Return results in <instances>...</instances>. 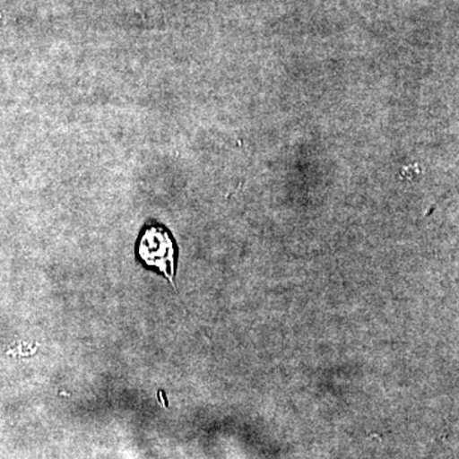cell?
Instances as JSON below:
<instances>
[{
	"label": "cell",
	"instance_id": "1",
	"mask_svg": "<svg viewBox=\"0 0 459 459\" xmlns=\"http://www.w3.org/2000/svg\"><path fill=\"white\" fill-rule=\"evenodd\" d=\"M138 255L148 267L156 268L174 283L175 247L166 230L160 226L146 229L138 246Z\"/></svg>",
	"mask_w": 459,
	"mask_h": 459
}]
</instances>
